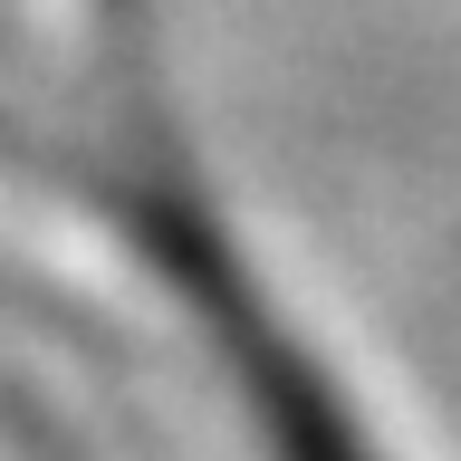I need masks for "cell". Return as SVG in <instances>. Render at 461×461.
I'll return each mask as SVG.
<instances>
[{
	"label": "cell",
	"mask_w": 461,
	"mask_h": 461,
	"mask_svg": "<svg viewBox=\"0 0 461 461\" xmlns=\"http://www.w3.org/2000/svg\"><path fill=\"white\" fill-rule=\"evenodd\" d=\"M135 230H144V250L183 279V298L212 317V337L230 346V366H240V384H250V403H259L269 452H279V461H366V452H356V432L337 423L327 384H317V366H298V346L259 317L250 279L230 269V250L212 240V221H202L193 202L144 193V202H135Z\"/></svg>",
	"instance_id": "6da1fadb"
}]
</instances>
